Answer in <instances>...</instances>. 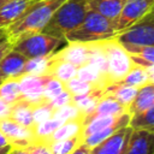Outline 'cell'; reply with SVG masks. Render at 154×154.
<instances>
[{"instance_id":"6da1fadb","label":"cell","mask_w":154,"mask_h":154,"mask_svg":"<svg viewBox=\"0 0 154 154\" xmlns=\"http://www.w3.org/2000/svg\"><path fill=\"white\" fill-rule=\"evenodd\" d=\"M65 0H32L17 20L5 29L11 42L24 32L42 31L54 11Z\"/></svg>"},{"instance_id":"7a4b0ae2","label":"cell","mask_w":154,"mask_h":154,"mask_svg":"<svg viewBox=\"0 0 154 154\" xmlns=\"http://www.w3.org/2000/svg\"><path fill=\"white\" fill-rule=\"evenodd\" d=\"M88 11L85 0H65L54 11L42 32L65 40V36L83 22Z\"/></svg>"},{"instance_id":"3957f363","label":"cell","mask_w":154,"mask_h":154,"mask_svg":"<svg viewBox=\"0 0 154 154\" xmlns=\"http://www.w3.org/2000/svg\"><path fill=\"white\" fill-rule=\"evenodd\" d=\"M117 36L113 22L89 10L83 22L65 36L66 42L100 43Z\"/></svg>"},{"instance_id":"277c9868","label":"cell","mask_w":154,"mask_h":154,"mask_svg":"<svg viewBox=\"0 0 154 154\" xmlns=\"http://www.w3.org/2000/svg\"><path fill=\"white\" fill-rule=\"evenodd\" d=\"M64 43H66L65 40L57 38L42 31H29L19 35L12 42V49L20 53L26 59H31L51 55Z\"/></svg>"},{"instance_id":"5b68a950","label":"cell","mask_w":154,"mask_h":154,"mask_svg":"<svg viewBox=\"0 0 154 154\" xmlns=\"http://www.w3.org/2000/svg\"><path fill=\"white\" fill-rule=\"evenodd\" d=\"M114 40L125 49L128 54H135L146 46H154L153 11L148 12L130 28L118 32Z\"/></svg>"},{"instance_id":"8992f818","label":"cell","mask_w":154,"mask_h":154,"mask_svg":"<svg viewBox=\"0 0 154 154\" xmlns=\"http://www.w3.org/2000/svg\"><path fill=\"white\" fill-rule=\"evenodd\" d=\"M100 46L107 59L108 85L120 82L134 66V63L131 61L130 55L114 38L105 42H100Z\"/></svg>"},{"instance_id":"52a82bcc","label":"cell","mask_w":154,"mask_h":154,"mask_svg":"<svg viewBox=\"0 0 154 154\" xmlns=\"http://www.w3.org/2000/svg\"><path fill=\"white\" fill-rule=\"evenodd\" d=\"M153 2L154 0H125L118 18L113 22L116 32L118 34L130 28L143 18L148 12L152 11Z\"/></svg>"},{"instance_id":"ba28073f","label":"cell","mask_w":154,"mask_h":154,"mask_svg":"<svg viewBox=\"0 0 154 154\" xmlns=\"http://www.w3.org/2000/svg\"><path fill=\"white\" fill-rule=\"evenodd\" d=\"M131 128L124 126L118 129L106 140L90 148V154H125Z\"/></svg>"},{"instance_id":"9c48e42d","label":"cell","mask_w":154,"mask_h":154,"mask_svg":"<svg viewBox=\"0 0 154 154\" xmlns=\"http://www.w3.org/2000/svg\"><path fill=\"white\" fill-rule=\"evenodd\" d=\"M0 131L13 147H25L34 143L32 130L19 125L10 118L0 120Z\"/></svg>"},{"instance_id":"30bf717a","label":"cell","mask_w":154,"mask_h":154,"mask_svg":"<svg viewBox=\"0 0 154 154\" xmlns=\"http://www.w3.org/2000/svg\"><path fill=\"white\" fill-rule=\"evenodd\" d=\"M91 49V43L79 42H66V45L53 53V58L57 60L67 61L76 67H79L87 63L88 55Z\"/></svg>"},{"instance_id":"8fae6325","label":"cell","mask_w":154,"mask_h":154,"mask_svg":"<svg viewBox=\"0 0 154 154\" xmlns=\"http://www.w3.org/2000/svg\"><path fill=\"white\" fill-rule=\"evenodd\" d=\"M26 58L20 53L11 49L0 60V79H19L24 75V64Z\"/></svg>"},{"instance_id":"7c38bea8","label":"cell","mask_w":154,"mask_h":154,"mask_svg":"<svg viewBox=\"0 0 154 154\" xmlns=\"http://www.w3.org/2000/svg\"><path fill=\"white\" fill-rule=\"evenodd\" d=\"M153 140V131L131 130L125 154H154Z\"/></svg>"},{"instance_id":"4fadbf2b","label":"cell","mask_w":154,"mask_h":154,"mask_svg":"<svg viewBox=\"0 0 154 154\" xmlns=\"http://www.w3.org/2000/svg\"><path fill=\"white\" fill-rule=\"evenodd\" d=\"M153 106H154V83L148 82L138 88L134 100L131 101V103L126 109V113L131 116L134 113L144 111Z\"/></svg>"},{"instance_id":"5bb4252c","label":"cell","mask_w":154,"mask_h":154,"mask_svg":"<svg viewBox=\"0 0 154 154\" xmlns=\"http://www.w3.org/2000/svg\"><path fill=\"white\" fill-rule=\"evenodd\" d=\"M32 0H10L0 7V28L6 29L26 10Z\"/></svg>"},{"instance_id":"9a60e30c","label":"cell","mask_w":154,"mask_h":154,"mask_svg":"<svg viewBox=\"0 0 154 154\" xmlns=\"http://www.w3.org/2000/svg\"><path fill=\"white\" fill-rule=\"evenodd\" d=\"M129 119H130V114H129V113L125 112V113L120 114L119 118H118L113 124H111V125L106 126L105 129L99 130V131H96V132H94V134L87 136L85 138H83V143H84L87 147H89V148H91V147L99 144L100 142H102L103 140H106L108 136H111L113 132H116L118 129L124 128V126H128Z\"/></svg>"},{"instance_id":"2e32d148","label":"cell","mask_w":154,"mask_h":154,"mask_svg":"<svg viewBox=\"0 0 154 154\" xmlns=\"http://www.w3.org/2000/svg\"><path fill=\"white\" fill-rule=\"evenodd\" d=\"M85 1L88 4L89 10L114 22L118 18L125 0H85Z\"/></svg>"},{"instance_id":"e0dca14e","label":"cell","mask_w":154,"mask_h":154,"mask_svg":"<svg viewBox=\"0 0 154 154\" xmlns=\"http://www.w3.org/2000/svg\"><path fill=\"white\" fill-rule=\"evenodd\" d=\"M137 90H138V88H136V87H130V85H125L122 83H113L103 89V94L113 97L126 111L129 105L134 100Z\"/></svg>"},{"instance_id":"ac0fdd59","label":"cell","mask_w":154,"mask_h":154,"mask_svg":"<svg viewBox=\"0 0 154 154\" xmlns=\"http://www.w3.org/2000/svg\"><path fill=\"white\" fill-rule=\"evenodd\" d=\"M82 126H83V118L64 122L43 143H40V144H45V146L48 147L52 142L60 141V140H66V138H71L73 136L81 135Z\"/></svg>"},{"instance_id":"d6986e66","label":"cell","mask_w":154,"mask_h":154,"mask_svg":"<svg viewBox=\"0 0 154 154\" xmlns=\"http://www.w3.org/2000/svg\"><path fill=\"white\" fill-rule=\"evenodd\" d=\"M32 108L34 107L30 103H28L25 100L20 97L17 102L12 103V109L8 118L24 128L32 129L35 125L32 119Z\"/></svg>"},{"instance_id":"ffe728a7","label":"cell","mask_w":154,"mask_h":154,"mask_svg":"<svg viewBox=\"0 0 154 154\" xmlns=\"http://www.w3.org/2000/svg\"><path fill=\"white\" fill-rule=\"evenodd\" d=\"M77 69L75 65L67 63V61H64V60H57L53 58V54H52V64L47 71V75L63 82L64 84L66 82H69L70 79H72L73 77H76V72H77Z\"/></svg>"},{"instance_id":"44dd1931","label":"cell","mask_w":154,"mask_h":154,"mask_svg":"<svg viewBox=\"0 0 154 154\" xmlns=\"http://www.w3.org/2000/svg\"><path fill=\"white\" fill-rule=\"evenodd\" d=\"M125 108L119 103L117 102L113 97L108 96V95H105L97 101L94 111L88 114V116H84V117H99V116H120L123 113H125ZM83 117V118H84Z\"/></svg>"},{"instance_id":"7402d4cb","label":"cell","mask_w":154,"mask_h":154,"mask_svg":"<svg viewBox=\"0 0 154 154\" xmlns=\"http://www.w3.org/2000/svg\"><path fill=\"white\" fill-rule=\"evenodd\" d=\"M102 96H103L102 89H94L87 94L73 95L72 96V103L82 112L83 116H88L94 111L97 101Z\"/></svg>"},{"instance_id":"603a6c76","label":"cell","mask_w":154,"mask_h":154,"mask_svg":"<svg viewBox=\"0 0 154 154\" xmlns=\"http://www.w3.org/2000/svg\"><path fill=\"white\" fill-rule=\"evenodd\" d=\"M76 77L84 81V82L90 83L96 89L103 90L106 88V82H105L103 76L101 75V72L95 66H93L90 64H84V65L79 66L77 69Z\"/></svg>"},{"instance_id":"cb8c5ba5","label":"cell","mask_w":154,"mask_h":154,"mask_svg":"<svg viewBox=\"0 0 154 154\" xmlns=\"http://www.w3.org/2000/svg\"><path fill=\"white\" fill-rule=\"evenodd\" d=\"M129 128L132 130H154V106L149 107L144 111L134 113L129 119Z\"/></svg>"},{"instance_id":"d4e9b609","label":"cell","mask_w":154,"mask_h":154,"mask_svg":"<svg viewBox=\"0 0 154 154\" xmlns=\"http://www.w3.org/2000/svg\"><path fill=\"white\" fill-rule=\"evenodd\" d=\"M63 123L55 118L47 119L38 124H35L32 130L34 134V143H43Z\"/></svg>"},{"instance_id":"484cf974","label":"cell","mask_w":154,"mask_h":154,"mask_svg":"<svg viewBox=\"0 0 154 154\" xmlns=\"http://www.w3.org/2000/svg\"><path fill=\"white\" fill-rule=\"evenodd\" d=\"M53 54V53H52ZM52 54L46 57L26 59L24 64V75H47V71L52 64Z\"/></svg>"},{"instance_id":"4316f807","label":"cell","mask_w":154,"mask_h":154,"mask_svg":"<svg viewBox=\"0 0 154 154\" xmlns=\"http://www.w3.org/2000/svg\"><path fill=\"white\" fill-rule=\"evenodd\" d=\"M148 82H150V81L148 78L146 69H143L141 66H137V65H134L132 69L125 75V77L120 82H118V83H122V84H125V85H130V87L140 88L141 85H143V84H146ZM152 83H154V82H152Z\"/></svg>"},{"instance_id":"83f0119b","label":"cell","mask_w":154,"mask_h":154,"mask_svg":"<svg viewBox=\"0 0 154 154\" xmlns=\"http://www.w3.org/2000/svg\"><path fill=\"white\" fill-rule=\"evenodd\" d=\"M0 97L8 103H14L22 97L19 82L17 79H7L0 84Z\"/></svg>"},{"instance_id":"f1b7e54d","label":"cell","mask_w":154,"mask_h":154,"mask_svg":"<svg viewBox=\"0 0 154 154\" xmlns=\"http://www.w3.org/2000/svg\"><path fill=\"white\" fill-rule=\"evenodd\" d=\"M82 142H83L82 135H77V136H73L71 138L52 142L48 146V148L51 149V152L53 154H71L75 150V148L78 144H81Z\"/></svg>"},{"instance_id":"f546056e","label":"cell","mask_w":154,"mask_h":154,"mask_svg":"<svg viewBox=\"0 0 154 154\" xmlns=\"http://www.w3.org/2000/svg\"><path fill=\"white\" fill-rule=\"evenodd\" d=\"M84 116L82 114V112L73 103H69V105H65L63 107L54 109L53 116H52V118H55V119L60 120L61 123L67 122V120H72V119H81Z\"/></svg>"},{"instance_id":"4dcf8cb0","label":"cell","mask_w":154,"mask_h":154,"mask_svg":"<svg viewBox=\"0 0 154 154\" xmlns=\"http://www.w3.org/2000/svg\"><path fill=\"white\" fill-rule=\"evenodd\" d=\"M65 89L73 96V95H82V94H87L96 88H94L90 83L84 82L77 77H73L72 79H70L69 82H66L65 84Z\"/></svg>"},{"instance_id":"1f68e13d","label":"cell","mask_w":154,"mask_h":154,"mask_svg":"<svg viewBox=\"0 0 154 154\" xmlns=\"http://www.w3.org/2000/svg\"><path fill=\"white\" fill-rule=\"evenodd\" d=\"M64 89H65V85H64L63 82L51 77L47 81V83L45 84V88H43V91H42V96H43L45 101L48 102L49 100H52L53 97L59 95Z\"/></svg>"},{"instance_id":"d6a6232c","label":"cell","mask_w":154,"mask_h":154,"mask_svg":"<svg viewBox=\"0 0 154 154\" xmlns=\"http://www.w3.org/2000/svg\"><path fill=\"white\" fill-rule=\"evenodd\" d=\"M53 116V109L51 108V106L45 102L41 103L38 106H35L32 108V119H34V124H38L41 122H45L47 119H51Z\"/></svg>"},{"instance_id":"836d02e7","label":"cell","mask_w":154,"mask_h":154,"mask_svg":"<svg viewBox=\"0 0 154 154\" xmlns=\"http://www.w3.org/2000/svg\"><path fill=\"white\" fill-rule=\"evenodd\" d=\"M47 103L54 111V109H57L59 107H63V106L69 105V103H72V95L66 89H64L59 95H57L55 97H53L52 100H49Z\"/></svg>"},{"instance_id":"e575fe53","label":"cell","mask_w":154,"mask_h":154,"mask_svg":"<svg viewBox=\"0 0 154 154\" xmlns=\"http://www.w3.org/2000/svg\"><path fill=\"white\" fill-rule=\"evenodd\" d=\"M23 148H25L29 154H53L47 146L40 144V143H31Z\"/></svg>"},{"instance_id":"d590c367","label":"cell","mask_w":154,"mask_h":154,"mask_svg":"<svg viewBox=\"0 0 154 154\" xmlns=\"http://www.w3.org/2000/svg\"><path fill=\"white\" fill-rule=\"evenodd\" d=\"M12 49V42L11 40L8 38V36L6 35V31L5 34H2L0 36V60Z\"/></svg>"},{"instance_id":"8d00e7d4","label":"cell","mask_w":154,"mask_h":154,"mask_svg":"<svg viewBox=\"0 0 154 154\" xmlns=\"http://www.w3.org/2000/svg\"><path fill=\"white\" fill-rule=\"evenodd\" d=\"M11 109H12V103H8L0 97V120L8 118L11 114Z\"/></svg>"},{"instance_id":"74e56055","label":"cell","mask_w":154,"mask_h":154,"mask_svg":"<svg viewBox=\"0 0 154 154\" xmlns=\"http://www.w3.org/2000/svg\"><path fill=\"white\" fill-rule=\"evenodd\" d=\"M71 154H90V148L87 147V146L82 142L81 144H78V146L75 148V150H73Z\"/></svg>"},{"instance_id":"f35d334b","label":"cell","mask_w":154,"mask_h":154,"mask_svg":"<svg viewBox=\"0 0 154 154\" xmlns=\"http://www.w3.org/2000/svg\"><path fill=\"white\" fill-rule=\"evenodd\" d=\"M8 154H29V153H28V150H26L25 148H23V147H13V146H12Z\"/></svg>"},{"instance_id":"ab89813d","label":"cell","mask_w":154,"mask_h":154,"mask_svg":"<svg viewBox=\"0 0 154 154\" xmlns=\"http://www.w3.org/2000/svg\"><path fill=\"white\" fill-rule=\"evenodd\" d=\"M7 146H11V144L7 141V138L5 137V135L0 131V147H7Z\"/></svg>"},{"instance_id":"60d3db41","label":"cell","mask_w":154,"mask_h":154,"mask_svg":"<svg viewBox=\"0 0 154 154\" xmlns=\"http://www.w3.org/2000/svg\"><path fill=\"white\" fill-rule=\"evenodd\" d=\"M12 146H7V147H0V154H8L10 149Z\"/></svg>"},{"instance_id":"b9f144b4","label":"cell","mask_w":154,"mask_h":154,"mask_svg":"<svg viewBox=\"0 0 154 154\" xmlns=\"http://www.w3.org/2000/svg\"><path fill=\"white\" fill-rule=\"evenodd\" d=\"M7 1H10V0H0V7H1L4 4H6Z\"/></svg>"},{"instance_id":"7bdbcfd3","label":"cell","mask_w":154,"mask_h":154,"mask_svg":"<svg viewBox=\"0 0 154 154\" xmlns=\"http://www.w3.org/2000/svg\"><path fill=\"white\" fill-rule=\"evenodd\" d=\"M5 31H6V30H5L4 28H0V36H1L2 34H5Z\"/></svg>"},{"instance_id":"ee69618b","label":"cell","mask_w":154,"mask_h":154,"mask_svg":"<svg viewBox=\"0 0 154 154\" xmlns=\"http://www.w3.org/2000/svg\"><path fill=\"white\" fill-rule=\"evenodd\" d=\"M1 82H2V81H1V79H0V84H1Z\"/></svg>"}]
</instances>
